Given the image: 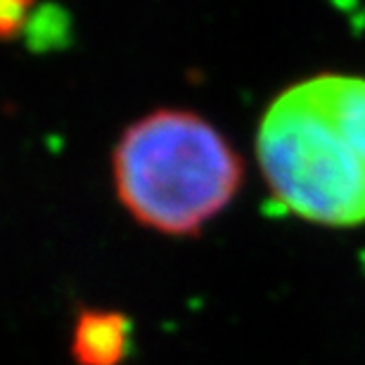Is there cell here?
<instances>
[{
	"label": "cell",
	"mask_w": 365,
	"mask_h": 365,
	"mask_svg": "<svg viewBox=\"0 0 365 365\" xmlns=\"http://www.w3.org/2000/svg\"><path fill=\"white\" fill-rule=\"evenodd\" d=\"M121 202L138 221L173 235L202 228L242 182V162L218 130L190 112L133 123L114 155Z\"/></svg>",
	"instance_id": "7a4b0ae2"
},
{
	"label": "cell",
	"mask_w": 365,
	"mask_h": 365,
	"mask_svg": "<svg viewBox=\"0 0 365 365\" xmlns=\"http://www.w3.org/2000/svg\"><path fill=\"white\" fill-rule=\"evenodd\" d=\"M128 323L116 313L81 316L74 332V354L83 365H114L126 351Z\"/></svg>",
	"instance_id": "3957f363"
},
{
	"label": "cell",
	"mask_w": 365,
	"mask_h": 365,
	"mask_svg": "<svg viewBox=\"0 0 365 365\" xmlns=\"http://www.w3.org/2000/svg\"><path fill=\"white\" fill-rule=\"evenodd\" d=\"M261 173L292 214L365 223V78L320 74L282 91L257 135Z\"/></svg>",
	"instance_id": "6da1fadb"
}]
</instances>
